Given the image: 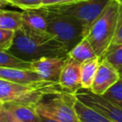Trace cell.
<instances>
[{"mask_svg": "<svg viewBox=\"0 0 122 122\" xmlns=\"http://www.w3.org/2000/svg\"><path fill=\"white\" fill-rule=\"evenodd\" d=\"M9 51L29 62L42 57L66 58L69 53L67 49L48 32H36L23 26L15 31Z\"/></svg>", "mask_w": 122, "mask_h": 122, "instance_id": "1", "label": "cell"}, {"mask_svg": "<svg viewBox=\"0 0 122 122\" xmlns=\"http://www.w3.org/2000/svg\"><path fill=\"white\" fill-rule=\"evenodd\" d=\"M57 82L38 81L30 84H20L0 78V102L18 103L35 107L46 96L64 92Z\"/></svg>", "mask_w": 122, "mask_h": 122, "instance_id": "2", "label": "cell"}, {"mask_svg": "<svg viewBox=\"0 0 122 122\" xmlns=\"http://www.w3.org/2000/svg\"><path fill=\"white\" fill-rule=\"evenodd\" d=\"M121 3L111 0L101 14L90 27L85 36L92 46L98 58L103 59L111 48L120 13Z\"/></svg>", "mask_w": 122, "mask_h": 122, "instance_id": "3", "label": "cell"}, {"mask_svg": "<svg viewBox=\"0 0 122 122\" xmlns=\"http://www.w3.org/2000/svg\"><path fill=\"white\" fill-rule=\"evenodd\" d=\"M47 32L70 51L85 37L82 25L73 16L59 10L55 7H47Z\"/></svg>", "mask_w": 122, "mask_h": 122, "instance_id": "4", "label": "cell"}, {"mask_svg": "<svg viewBox=\"0 0 122 122\" xmlns=\"http://www.w3.org/2000/svg\"><path fill=\"white\" fill-rule=\"evenodd\" d=\"M76 97L74 93L64 92L47 96L39 101L35 108L37 113L58 122H81L74 111V102Z\"/></svg>", "mask_w": 122, "mask_h": 122, "instance_id": "5", "label": "cell"}, {"mask_svg": "<svg viewBox=\"0 0 122 122\" xmlns=\"http://www.w3.org/2000/svg\"><path fill=\"white\" fill-rule=\"evenodd\" d=\"M110 1L111 0H81L71 5L54 7L78 20L83 27L84 35L86 36L92 24L101 14Z\"/></svg>", "mask_w": 122, "mask_h": 122, "instance_id": "6", "label": "cell"}, {"mask_svg": "<svg viewBox=\"0 0 122 122\" xmlns=\"http://www.w3.org/2000/svg\"><path fill=\"white\" fill-rule=\"evenodd\" d=\"M75 97L90 108L106 115L114 122H122V109L107 100L102 95H97L90 90L80 89L74 92Z\"/></svg>", "mask_w": 122, "mask_h": 122, "instance_id": "7", "label": "cell"}, {"mask_svg": "<svg viewBox=\"0 0 122 122\" xmlns=\"http://www.w3.org/2000/svg\"><path fill=\"white\" fill-rule=\"evenodd\" d=\"M120 79L119 71L106 59H101L92 85L90 89L97 95H103L112 86Z\"/></svg>", "mask_w": 122, "mask_h": 122, "instance_id": "8", "label": "cell"}, {"mask_svg": "<svg viewBox=\"0 0 122 122\" xmlns=\"http://www.w3.org/2000/svg\"><path fill=\"white\" fill-rule=\"evenodd\" d=\"M66 58L42 57V58L31 61L30 69L34 71L42 80L59 83L60 74L64 67Z\"/></svg>", "mask_w": 122, "mask_h": 122, "instance_id": "9", "label": "cell"}, {"mask_svg": "<svg viewBox=\"0 0 122 122\" xmlns=\"http://www.w3.org/2000/svg\"><path fill=\"white\" fill-rule=\"evenodd\" d=\"M81 68L82 63L67 57L62 69L59 85L66 92L74 93L81 89Z\"/></svg>", "mask_w": 122, "mask_h": 122, "instance_id": "10", "label": "cell"}, {"mask_svg": "<svg viewBox=\"0 0 122 122\" xmlns=\"http://www.w3.org/2000/svg\"><path fill=\"white\" fill-rule=\"evenodd\" d=\"M22 21H23L22 26L30 30L36 32H47V25H48L47 7L23 10Z\"/></svg>", "mask_w": 122, "mask_h": 122, "instance_id": "11", "label": "cell"}, {"mask_svg": "<svg viewBox=\"0 0 122 122\" xmlns=\"http://www.w3.org/2000/svg\"><path fill=\"white\" fill-rule=\"evenodd\" d=\"M0 78L20 84H30L42 81L40 76L31 69L0 67Z\"/></svg>", "mask_w": 122, "mask_h": 122, "instance_id": "12", "label": "cell"}, {"mask_svg": "<svg viewBox=\"0 0 122 122\" xmlns=\"http://www.w3.org/2000/svg\"><path fill=\"white\" fill-rule=\"evenodd\" d=\"M4 108L21 122H42L40 115L33 106L18 103H4Z\"/></svg>", "mask_w": 122, "mask_h": 122, "instance_id": "13", "label": "cell"}, {"mask_svg": "<svg viewBox=\"0 0 122 122\" xmlns=\"http://www.w3.org/2000/svg\"><path fill=\"white\" fill-rule=\"evenodd\" d=\"M74 111L81 122H114L106 115L85 105L77 98L74 102Z\"/></svg>", "mask_w": 122, "mask_h": 122, "instance_id": "14", "label": "cell"}, {"mask_svg": "<svg viewBox=\"0 0 122 122\" xmlns=\"http://www.w3.org/2000/svg\"><path fill=\"white\" fill-rule=\"evenodd\" d=\"M68 56L80 62L84 63L86 61L98 58L92 46L91 45L90 41L84 37L80 42H78L68 53Z\"/></svg>", "mask_w": 122, "mask_h": 122, "instance_id": "15", "label": "cell"}, {"mask_svg": "<svg viewBox=\"0 0 122 122\" xmlns=\"http://www.w3.org/2000/svg\"><path fill=\"white\" fill-rule=\"evenodd\" d=\"M100 58H95L92 59L89 61H86L82 63V68H81V89L85 90H90L94 76L96 74L97 69L100 64Z\"/></svg>", "mask_w": 122, "mask_h": 122, "instance_id": "16", "label": "cell"}, {"mask_svg": "<svg viewBox=\"0 0 122 122\" xmlns=\"http://www.w3.org/2000/svg\"><path fill=\"white\" fill-rule=\"evenodd\" d=\"M23 25L22 12L15 10H0V28L16 31Z\"/></svg>", "mask_w": 122, "mask_h": 122, "instance_id": "17", "label": "cell"}, {"mask_svg": "<svg viewBox=\"0 0 122 122\" xmlns=\"http://www.w3.org/2000/svg\"><path fill=\"white\" fill-rule=\"evenodd\" d=\"M0 67L30 69V62L16 57L9 51L0 50Z\"/></svg>", "mask_w": 122, "mask_h": 122, "instance_id": "18", "label": "cell"}, {"mask_svg": "<svg viewBox=\"0 0 122 122\" xmlns=\"http://www.w3.org/2000/svg\"><path fill=\"white\" fill-rule=\"evenodd\" d=\"M102 96L122 109V79L120 78Z\"/></svg>", "mask_w": 122, "mask_h": 122, "instance_id": "19", "label": "cell"}, {"mask_svg": "<svg viewBox=\"0 0 122 122\" xmlns=\"http://www.w3.org/2000/svg\"><path fill=\"white\" fill-rule=\"evenodd\" d=\"M108 62H110L119 72L122 71V44L111 48L104 56Z\"/></svg>", "mask_w": 122, "mask_h": 122, "instance_id": "20", "label": "cell"}, {"mask_svg": "<svg viewBox=\"0 0 122 122\" xmlns=\"http://www.w3.org/2000/svg\"><path fill=\"white\" fill-rule=\"evenodd\" d=\"M15 31L0 28V50L9 51L12 46Z\"/></svg>", "mask_w": 122, "mask_h": 122, "instance_id": "21", "label": "cell"}, {"mask_svg": "<svg viewBox=\"0 0 122 122\" xmlns=\"http://www.w3.org/2000/svg\"><path fill=\"white\" fill-rule=\"evenodd\" d=\"M43 1L44 0H11L10 4L18 7L25 10H30V9H39L43 7Z\"/></svg>", "mask_w": 122, "mask_h": 122, "instance_id": "22", "label": "cell"}, {"mask_svg": "<svg viewBox=\"0 0 122 122\" xmlns=\"http://www.w3.org/2000/svg\"><path fill=\"white\" fill-rule=\"evenodd\" d=\"M121 44H122V3H121V9H120V13H119V17H118V21H117V25H116L115 33H114L111 48L121 45Z\"/></svg>", "mask_w": 122, "mask_h": 122, "instance_id": "23", "label": "cell"}, {"mask_svg": "<svg viewBox=\"0 0 122 122\" xmlns=\"http://www.w3.org/2000/svg\"><path fill=\"white\" fill-rule=\"evenodd\" d=\"M81 0H44L43 7H54V6H68L77 3Z\"/></svg>", "mask_w": 122, "mask_h": 122, "instance_id": "24", "label": "cell"}, {"mask_svg": "<svg viewBox=\"0 0 122 122\" xmlns=\"http://www.w3.org/2000/svg\"><path fill=\"white\" fill-rule=\"evenodd\" d=\"M6 112H7V122H21L20 120H18L17 118H15L11 113H10L7 110H6Z\"/></svg>", "mask_w": 122, "mask_h": 122, "instance_id": "25", "label": "cell"}, {"mask_svg": "<svg viewBox=\"0 0 122 122\" xmlns=\"http://www.w3.org/2000/svg\"><path fill=\"white\" fill-rule=\"evenodd\" d=\"M0 122H7V112L5 108L0 111Z\"/></svg>", "mask_w": 122, "mask_h": 122, "instance_id": "26", "label": "cell"}, {"mask_svg": "<svg viewBox=\"0 0 122 122\" xmlns=\"http://www.w3.org/2000/svg\"><path fill=\"white\" fill-rule=\"evenodd\" d=\"M40 117H41V121L42 122H58L56 120H52V119H50V118H47V117H43L41 115H40Z\"/></svg>", "mask_w": 122, "mask_h": 122, "instance_id": "27", "label": "cell"}, {"mask_svg": "<svg viewBox=\"0 0 122 122\" xmlns=\"http://www.w3.org/2000/svg\"><path fill=\"white\" fill-rule=\"evenodd\" d=\"M7 4H9L8 2H6V1H4V0H0V6H5V5H7Z\"/></svg>", "mask_w": 122, "mask_h": 122, "instance_id": "28", "label": "cell"}, {"mask_svg": "<svg viewBox=\"0 0 122 122\" xmlns=\"http://www.w3.org/2000/svg\"><path fill=\"white\" fill-rule=\"evenodd\" d=\"M4 109V103L3 102H0V111H2Z\"/></svg>", "mask_w": 122, "mask_h": 122, "instance_id": "29", "label": "cell"}, {"mask_svg": "<svg viewBox=\"0 0 122 122\" xmlns=\"http://www.w3.org/2000/svg\"><path fill=\"white\" fill-rule=\"evenodd\" d=\"M119 74H120V78H121V79H122V71H120V72H119Z\"/></svg>", "mask_w": 122, "mask_h": 122, "instance_id": "30", "label": "cell"}, {"mask_svg": "<svg viewBox=\"0 0 122 122\" xmlns=\"http://www.w3.org/2000/svg\"><path fill=\"white\" fill-rule=\"evenodd\" d=\"M4 1H6V2H8V3H9V4H10V1H11V0H4Z\"/></svg>", "mask_w": 122, "mask_h": 122, "instance_id": "31", "label": "cell"}, {"mask_svg": "<svg viewBox=\"0 0 122 122\" xmlns=\"http://www.w3.org/2000/svg\"><path fill=\"white\" fill-rule=\"evenodd\" d=\"M3 10V6H0V10Z\"/></svg>", "mask_w": 122, "mask_h": 122, "instance_id": "32", "label": "cell"}, {"mask_svg": "<svg viewBox=\"0 0 122 122\" xmlns=\"http://www.w3.org/2000/svg\"><path fill=\"white\" fill-rule=\"evenodd\" d=\"M118 1H119V2H120V3H122V0H118Z\"/></svg>", "mask_w": 122, "mask_h": 122, "instance_id": "33", "label": "cell"}]
</instances>
